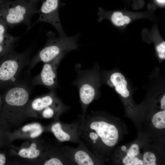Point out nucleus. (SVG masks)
<instances>
[{
  "label": "nucleus",
  "mask_w": 165,
  "mask_h": 165,
  "mask_svg": "<svg viewBox=\"0 0 165 165\" xmlns=\"http://www.w3.org/2000/svg\"><path fill=\"white\" fill-rule=\"evenodd\" d=\"M3 0V1H4V2H5V1H8V0ZM26 0V1H28L32 2H37L38 1L40 0Z\"/></svg>",
  "instance_id": "nucleus-29"
},
{
  "label": "nucleus",
  "mask_w": 165,
  "mask_h": 165,
  "mask_svg": "<svg viewBox=\"0 0 165 165\" xmlns=\"http://www.w3.org/2000/svg\"><path fill=\"white\" fill-rule=\"evenodd\" d=\"M157 2L163 4L165 3V0H156Z\"/></svg>",
  "instance_id": "nucleus-30"
},
{
  "label": "nucleus",
  "mask_w": 165,
  "mask_h": 165,
  "mask_svg": "<svg viewBox=\"0 0 165 165\" xmlns=\"http://www.w3.org/2000/svg\"><path fill=\"white\" fill-rule=\"evenodd\" d=\"M51 130L56 138L60 141H68L71 139V136L69 134L62 129L61 124L59 123L53 124Z\"/></svg>",
  "instance_id": "nucleus-12"
},
{
  "label": "nucleus",
  "mask_w": 165,
  "mask_h": 165,
  "mask_svg": "<svg viewBox=\"0 0 165 165\" xmlns=\"http://www.w3.org/2000/svg\"><path fill=\"white\" fill-rule=\"evenodd\" d=\"M110 19L114 25L118 26L128 24L131 20L129 17L119 11L114 12L110 16Z\"/></svg>",
  "instance_id": "nucleus-15"
},
{
  "label": "nucleus",
  "mask_w": 165,
  "mask_h": 165,
  "mask_svg": "<svg viewBox=\"0 0 165 165\" xmlns=\"http://www.w3.org/2000/svg\"><path fill=\"white\" fill-rule=\"evenodd\" d=\"M31 48L22 53L14 50L0 58V90L7 89L17 82L22 69L30 62Z\"/></svg>",
  "instance_id": "nucleus-1"
},
{
  "label": "nucleus",
  "mask_w": 165,
  "mask_h": 165,
  "mask_svg": "<svg viewBox=\"0 0 165 165\" xmlns=\"http://www.w3.org/2000/svg\"><path fill=\"white\" fill-rule=\"evenodd\" d=\"M30 90L27 85L18 83L7 89L1 97V114L5 117L13 112L23 111L28 102Z\"/></svg>",
  "instance_id": "nucleus-4"
},
{
  "label": "nucleus",
  "mask_w": 165,
  "mask_h": 165,
  "mask_svg": "<svg viewBox=\"0 0 165 165\" xmlns=\"http://www.w3.org/2000/svg\"><path fill=\"white\" fill-rule=\"evenodd\" d=\"M36 3L25 0L6 1L0 6V19L8 27L24 24L28 29L31 25L32 16L38 12Z\"/></svg>",
  "instance_id": "nucleus-3"
},
{
  "label": "nucleus",
  "mask_w": 165,
  "mask_h": 165,
  "mask_svg": "<svg viewBox=\"0 0 165 165\" xmlns=\"http://www.w3.org/2000/svg\"><path fill=\"white\" fill-rule=\"evenodd\" d=\"M77 77L72 84L76 86L80 100L84 110L95 99L98 86V77L96 68L85 70H77Z\"/></svg>",
  "instance_id": "nucleus-5"
},
{
  "label": "nucleus",
  "mask_w": 165,
  "mask_h": 165,
  "mask_svg": "<svg viewBox=\"0 0 165 165\" xmlns=\"http://www.w3.org/2000/svg\"><path fill=\"white\" fill-rule=\"evenodd\" d=\"M66 53H62L53 60L44 63L40 73L33 78L34 85H40L47 88L50 91H55L58 87L57 70L61 60Z\"/></svg>",
  "instance_id": "nucleus-8"
},
{
  "label": "nucleus",
  "mask_w": 165,
  "mask_h": 165,
  "mask_svg": "<svg viewBox=\"0 0 165 165\" xmlns=\"http://www.w3.org/2000/svg\"><path fill=\"white\" fill-rule=\"evenodd\" d=\"M42 131V128L34 131L31 134L30 137L31 138H35L39 135Z\"/></svg>",
  "instance_id": "nucleus-25"
},
{
  "label": "nucleus",
  "mask_w": 165,
  "mask_h": 165,
  "mask_svg": "<svg viewBox=\"0 0 165 165\" xmlns=\"http://www.w3.org/2000/svg\"><path fill=\"white\" fill-rule=\"evenodd\" d=\"M8 26L0 19V44L5 46H14L19 38L10 35L7 32Z\"/></svg>",
  "instance_id": "nucleus-11"
},
{
  "label": "nucleus",
  "mask_w": 165,
  "mask_h": 165,
  "mask_svg": "<svg viewBox=\"0 0 165 165\" xmlns=\"http://www.w3.org/2000/svg\"><path fill=\"white\" fill-rule=\"evenodd\" d=\"M40 0L42 1V5L37 12L39 16L36 21L28 29V30L38 23L46 22L50 24L54 27L58 32L59 36H66L59 15L60 0Z\"/></svg>",
  "instance_id": "nucleus-7"
},
{
  "label": "nucleus",
  "mask_w": 165,
  "mask_h": 165,
  "mask_svg": "<svg viewBox=\"0 0 165 165\" xmlns=\"http://www.w3.org/2000/svg\"><path fill=\"white\" fill-rule=\"evenodd\" d=\"M41 128H42L40 124L35 123L25 126L22 128V130L24 132H26L30 130L34 131Z\"/></svg>",
  "instance_id": "nucleus-21"
},
{
  "label": "nucleus",
  "mask_w": 165,
  "mask_h": 165,
  "mask_svg": "<svg viewBox=\"0 0 165 165\" xmlns=\"http://www.w3.org/2000/svg\"><path fill=\"white\" fill-rule=\"evenodd\" d=\"M121 149L123 152H125L127 150V148L125 145H123L121 147Z\"/></svg>",
  "instance_id": "nucleus-28"
},
{
  "label": "nucleus",
  "mask_w": 165,
  "mask_h": 165,
  "mask_svg": "<svg viewBox=\"0 0 165 165\" xmlns=\"http://www.w3.org/2000/svg\"><path fill=\"white\" fill-rule=\"evenodd\" d=\"M8 139V130L5 118L0 113V148L7 144Z\"/></svg>",
  "instance_id": "nucleus-13"
},
{
  "label": "nucleus",
  "mask_w": 165,
  "mask_h": 165,
  "mask_svg": "<svg viewBox=\"0 0 165 165\" xmlns=\"http://www.w3.org/2000/svg\"><path fill=\"white\" fill-rule=\"evenodd\" d=\"M47 40L43 47L34 56L30 61L29 65L30 69L33 68L40 62H49L63 53L77 49L78 35L74 36L57 37L52 31L47 32Z\"/></svg>",
  "instance_id": "nucleus-2"
},
{
  "label": "nucleus",
  "mask_w": 165,
  "mask_h": 165,
  "mask_svg": "<svg viewBox=\"0 0 165 165\" xmlns=\"http://www.w3.org/2000/svg\"><path fill=\"white\" fill-rule=\"evenodd\" d=\"M6 162V158L5 155L2 153H0V165L5 164Z\"/></svg>",
  "instance_id": "nucleus-26"
},
{
  "label": "nucleus",
  "mask_w": 165,
  "mask_h": 165,
  "mask_svg": "<svg viewBox=\"0 0 165 165\" xmlns=\"http://www.w3.org/2000/svg\"><path fill=\"white\" fill-rule=\"evenodd\" d=\"M2 98L0 97V108H1L2 105Z\"/></svg>",
  "instance_id": "nucleus-31"
},
{
  "label": "nucleus",
  "mask_w": 165,
  "mask_h": 165,
  "mask_svg": "<svg viewBox=\"0 0 165 165\" xmlns=\"http://www.w3.org/2000/svg\"><path fill=\"white\" fill-rule=\"evenodd\" d=\"M40 153L39 150L36 149V144L32 143L29 148L21 149L18 153V155L20 157L24 158L33 159L38 157Z\"/></svg>",
  "instance_id": "nucleus-16"
},
{
  "label": "nucleus",
  "mask_w": 165,
  "mask_h": 165,
  "mask_svg": "<svg viewBox=\"0 0 165 165\" xmlns=\"http://www.w3.org/2000/svg\"><path fill=\"white\" fill-rule=\"evenodd\" d=\"M54 91H51L45 95L33 100L26 108L28 111L39 112L60 101Z\"/></svg>",
  "instance_id": "nucleus-9"
},
{
  "label": "nucleus",
  "mask_w": 165,
  "mask_h": 165,
  "mask_svg": "<svg viewBox=\"0 0 165 165\" xmlns=\"http://www.w3.org/2000/svg\"><path fill=\"white\" fill-rule=\"evenodd\" d=\"M152 122L153 126L158 129L165 128V110L158 112L153 116Z\"/></svg>",
  "instance_id": "nucleus-17"
},
{
  "label": "nucleus",
  "mask_w": 165,
  "mask_h": 165,
  "mask_svg": "<svg viewBox=\"0 0 165 165\" xmlns=\"http://www.w3.org/2000/svg\"><path fill=\"white\" fill-rule=\"evenodd\" d=\"M161 108L163 110L165 109V95H164L162 97L160 101Z\"/></svg>",
  "instance_id": "nucleus-27"
},
{
  "label": "nucleus",
  "mask_w": 165,
  "mask_h": 165,
  "mask_svg": "<svg viewBox=\"0 0 165 165\" xmlns=\"http://www.w3.org/2000/svg\"><path fill=\"white\" fill-rule=\"evenodd\" d=\"M3 2L2 0H0V6L1 5V4L3 3Z\"/></svg>",
  "instance_id": "nucleus-32"
},
{
  "label": "nucleus",
  "mask_w": 165,
  "mask_h": 165,
  "mask_svg": "<svg viewBox=\"0 0 165 165\" xmlns=\"http://www.w3.org/2000/svg\"><path fill=\"white\" fill-rule=\"evenodd\" d=\"M143 161L139 160L137 157H134L131 161L127 164V165H144Z\"/></svg>",
  "instance_id": "nucleus-24"
},
{
  "label": "nucleus",
  "mask_w": 165,
  "mask_h": 165,
  "mask_svg": "<svg viewBox=\"0 0 165 165\" xmlns=\"http://www.w3.org/2000/svg\"><path fill=\"white\" fill-rule=\"evenodd\" d=\"M156 158L154 154L150 152H145L143 156V162L145 165H156Z\"/></svg>",
  "instance_id": "nucleus-19"
},
{
  "label": "nucleus",
  "mask_w": 165,
  "mask_h": 165,
  "mask_svg": "<svg viewBox=\"0 0 165 165\" xmlns=\"http://www.w3.org/2000/svg\"><path fill=\"white\" fill-rule=\"evenodd\" d=\"M45 165H62L63 163L59 159L53 158L46 161L44 164Z\"/></svg>",
  "instance_id": "nucleus-23"
},
{
  "label": "nucleus",
  "mask_w": 165,
  "mask_h": 165,
  "mask_svg": "<svg viewBox=\"0 0 165 165\" xmlns=\"http://www.w3.org/2000/svg\"><path fill=\"white\" fill-rule=\"evenodd\" d=\"M159 57L164 59L165 58V42L163 41L157 46L156 48Z\"/></svg>",
  "instance_id": "nucleus-20"
},
{
  "label": "nucleus",
  "mask_w": 165,
  "mask_h": 165,
  "mask_svg": "<svg viewBox=\"0 0 165 165\" xmlns=\"http://www.w3.org/2000/svg\"><path fill=\"white\" fill-rule=\"evenodd\" d=\"M14 46H5L0 44V58L13 50Z\"/></svg>",
  "instance_id": "nucleus-22"
},
{
  "label": "nucleus",
  "mask_w": 165,
  "mask_h": 165,
  "mask_svg": "<svg viewBox=\"0 0 165 165\" xmlns=\"http://www.w3.org/2000/svg\"><path fill=\"white\" fill-rule=\"evenodd\" d=\"M88 127L87 136L93 143L95 144L99 138L108 146L112 147L117 143L118 132L113 125L104 121H95L90 123Z\"/></svg>",
  "instance_id": "nucleus-6"
},
{
  "label": "nucleus",
  "mask_w": 165,
  "mask_h": 165,
  "mask_svg": "<svg viewBox=\"0 0 165 165\" xmlns=\"http://www.w3.org/2000/svg\"><path fill=\"white\" fill-rule=\"evenodd\" d=\"M76 163L79 165H93L94 163L90 155L82 150L77 151L74 155Z\"/></svg>",
  "instance_id": "nucleus-14"
},
{
  "label": "nucleus",
  "mask_w": 165,
  "mask_h": 165,
  "mask_svg": "<svg viewBox=\"0 0 165 165\" xmlns=\"http://www.w3.org/2000/svg\"><path fill=\"white\" fill-rule=\"evenodd\" d=\"M107 83L110 86H114L116 91L123 97L127 98L129 96L130 92L127 87V82L121 73L116 72L112 74Z\"/></svg>",
  "instance_id": "nucleus-10"
},
{
  "label": "nucleus",
  "mask_w": 165,
  "mask_h": 165,
  "mask_svg": "<svg viewBox=\"0 0 165 165\" xmlns=\"http://www.w3.org/2000/svg\"><path fill=\"white\" fill-rule=\"evenodd\" d=\"M127 155L123 160V163L124 165L130 163L132 160L139 153V147L137 144L132 145L130 148L126 150Z\"/></svg>",
  "instance_id": "nucleus-18"
}]
</instances>
